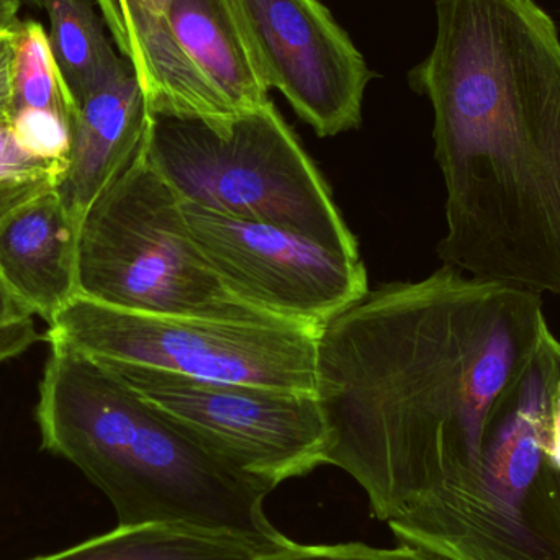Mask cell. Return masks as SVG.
Returning a JSON list of instances; mask_svg holds the SVG:
<instances>
[{
    "mask_svg": "<svg viewBox=\"0 0 560 560\" xmlns=\"http://www.w3.org/2000/svg\"><path fill=\"white\" fill-rule=\"evenodd\" d=\"M548 328L539 293L447 266L369 290L323 326L326 464L398 545L479 558L509 497L493 420Z\"/></svg>",
    "mask_w": 560,
    "mask_h": 560,
    "instance_id": "obj_1",
    "label": "cell"
},
{
    "mask_svg": "<svg viewBox=\"0 0 560 560\" xmlns=\"http://www.w3.org/2000/svg\"><path fill=\"white\" fill-rule=\"evenodd\" d=\"M410 72L446 186L441 262L560 296V36L535 0H436Z\"/></svg>",
    "mask_w": 560,
    "mask_h": 560,
    "instance_id": "obj_2",
    "label": "cell"
},
{
    "mask_svg": "<svg viewBox=\"0 0 560 560\" xmlns=\"http://www.w3.org/2000/svg\"><path fill=\"white\" fill-rule=\"evenodd\" d=\"M42 447L78 467L114 506L118 526L187 525L280 548L268 487L213 456L81 352L51 346L36 407Z\"/></svg>",
    "mask_w": 560,
    "mask_h": 560,
    "instance_id": "obj_3",
    "label": "cell"
},
{
    "mask_svg": "<svg viewBox=\"0 0 560 560\" xmlns=\"http://www.w3.org/2000/svg\"><path fill=\"white\" fill-rule=\"evenodd\" d=\"M143 150L183 202L361 258L328 184L272 102L225 128L150 114Z\"/></svg>",
    "mask_w": 560,
    "mask_h": 560,
    "instance_id": "obj_4",
    "label": "cell"
},
{
    "mask_svg": "<svg viewBox=\"0 0 560 560\" xmlns=\"http://www.w3.org/2000/svg\"><path fill=\"white\" fill-rule=\"evenodd\" d=\"M78 287L79 296L124 312L285 323L226 289L143 147L82 219Z\"/></svg>",
    "mask_w": 560,
    "mask_h": 560,
    "instance_id": "obj_5",
    "label": "cell"
},
{
    "mask_svg": "<svg viewBox=\"0 0 560 560\" xmlns=\"http://www.w3.org/2000/svg\"><path fill=\"white\" fill-rule=\"evenodd\" d=\"M318 336L287 323L124 312L78 295L45 338L97 362L316 395Z\"/></svg>",
    "mask_w": 560,
    "mask_h": 560,
    "instance_id": "obj_6",
    "label": "cell"
},
{
    "mask_svg": "<svg viewBox=\"0 0 560 560\" xmlns=\"http://www.w3.org/2000/svg\"><path fill=\"white\" fill-rule=\"evenodd\" d=\"M101 364L213 456L269 490L326 466L329 428L315 394Z\"/></svg>",
    "mask_w": 560,
    "mask_h": 560,
    "instance_id": "obj_7",
    "label": "cell"
},
{
    "mask_svg": "<svg viewBox=\"0 0 560 560\" xmlns=\"http://www.w3.org/2000/svg\"><path fill=\"white\" fill-rule=\"evenodd\" d=\"M190 236L226 289L280 322L322 331L369 292L361 258L296 233L183 202Z\"/></svg>",
    "mask_w": 560,
    "mask_h": 560,
    "instance_id": "obj_8",
    "label": "cell"
},
{
    "mask_svg": "<svg viewBox=\"0 0 560 560\" xmlns=\"http://www.w3.org/2000/svg\"><path fill=\"white\" fill-rule=\"evenodd\" d=\"M266 88L318 137L361 125L372 79L348 33L318 0H229Z\"/></svg>",
    "mask_w": 560,
    "mask_h": 560,
    "instance_id": "obj_9",
    "label": "cell"
},
{
    "mask_svg": "<svg viewBox=\"0 0 560 560\" xmlns=\"http://www.w3.org/2000/svg\"><path fill=\"white\" fill-rule=\"evenodd\" d=\"M121 58L130 62L153 115L197 118L225 128L235 112L217 94L177 43L173 0H92Z\"/></svg>",
    "mask_w": 560,
    "mask_h": 560,
    "instance_id": "obj_10",
    "label": "cell"
},
{
    "mask_svg": "<svg viewBox=\"0 0 560 560\" xmlns=\"http://www.w3.org/2000/svg\"><path fill=\"white\" fill-rule=\"evenodd\" d=\"M81 222L58 190L43 194L0 223V276L46 325L79 295Z\"/></svg>",
    "mask_w": 560,
    "mask_h": 560,
    "instance_id": "obj_11",
    "label": "cell"
},
{
    "mask_svg": "<svg viewBox=\"0 0 560 560\" xmlns=\"http://www.w3.org/2000/svg\"><path fill=\"white\" fill-rule=\"evenodd\" d=\"M150 108L133 69L75 104L68 170L58 194L82 222L143 147Z\"/></svg>",
    "mask_w": 560,
    "mask_h": 560,
    "instance_id": "obj_12",
    "label": "cell"
},
{
    "mask_svg": "<svg viewBox=\"0 0 560 560\" xmlns=\"http://www.w3.org/2000/svg\"><path fill=\"white\" fill-rule=\"evenodd\" d=\"M170 22L187 58L236 115L271 102L229 0H173Z\"/></svg>",
    "mask_w": 560,
    "mask_h": 560,
    "instance_id": "obj_13",
    "label": "cell"
},
{
    "mask_svg": "<svg viewBox=\"0 0 560 560\" xmlns=\"http://www.w3.org/2000/svg\"><path fill=\"white\" fill-rule=\"evenodd\" d=\"M271 549L233 533L151 523L117 526L81 545L28 560H258Z\"/></svg>",
    "mask_w": 560,
    "mask_h": 560,
    "instance_id": "obj_14",
    "label": "cell"
},
{
    "mask_svg": "<svg viewBox=\"0 0 560 560\" xmlns=\"http://www.w3.org/2000/svg\"><path fill=\"white\" fill-rule=\"evenodd\" d=\"M49 46L74 104L131 68L115 52L92 0H51Z\"/></svg>",
    "mask_w": 560,
    "mask_h": 560,
    "instance_id": "obj_15",
    "label": "cell"
},
{
    "mask_svg": "<svg viewBox=\"0 0 560 560\" xmlns=\"http://www.w3.org/2000/svg\"><path fill=\"white\" fill-rule=\"evenodd\" d=\"M19 112L52 115L72 131L74 98L56 65L48 32L35 20H25L16 26L13 115Z\"/></svg>",
    "mask_w": 560,
    "mask_h": 560,
    "instance_id": "obj_16",
    "label": "cell"
},
{
    "mask_svg": "<svg viewBox=\"0 0 560 560\" xmlns=\"http://www.w3.org/2000/svg\"><path fill=\"white\" fill-rule=\"evenodd\" d=\"M66 170L61 161L30 150L12 121H0V223L36 197L58 189Z\"/></svg>",
    "mask_w": 560,
    "mask_h": 560,
    "instance_id": "obj_17",
    "label": "cell"
},
{
    "mask_svg": "<svg viewBox=\"0 0 560 560\" xmlns=\"http://www.w3.org/2000/svg\"><path fill=\"white\" fill-rule=\"evenodd\" d=\"M258 560H443L423 549L398 545L397 548H374L364 542L339 545H287L262 552Z\"/></svg>",
    "mask_w": 560,
    "mask_h": 560,
    "instance_id": "obj_18",
    "label": "cell"
},
{
    "mask_svg": "<svg viewBox=\"0 0 560 560\" xmlns=\"http://www.w3.org/2000/svg\"><path fill=\"white\" fill-rule=\"evenodd\" d=\"M33 318L0 276V364L22 354L38 339Z\"/></svg>",
    "mask_w": 560,
    "mask_h": 560,
    "instance_id": "obj_19",
    "label": "cell"
},
{
    "mask_svg": "<svg viewBox=\"0 0 560 560\" xmlns=\"http://www.w3.org/2000/svg\"><path fill=\"white\" fill-rule=\"evenodd\" d=\"M16 26L9 32L0 33V121H10L13 115Z\"/></svg>",
    "mask_w": 560,
    "mask_h": 560,
    "instance_id": "obj_20",
    "label": "cell"
},
{
    "mask_svg": "<svg viewBox=\"0 0 560 560\" xmlns=\"http://www.w3.org/2000/svg\"><path fill=\"white\" fill-rule=\"evenodd\" d=\"M552 463L560 469V394L556 390L555 401H552V423H551V447H549Z\"/></svg>",
    "mask_w": 560,
    "mask_h": 560,
    "instance_id": "obj_21",
    "label": "cell"
},
{
    "mask_svg": "<svg viewBox=\"0 0 560 560\" xmlns=\"http://www.w3.org/2000/svg\"><path fill=\"white\" fill-rule=\"evenodd\" d=\"M20 0H0V33L15 28L19 19Z\"/></svg>",
    "mask_w": 560,
    "mask_h": 560,
    "instance_id": "obj_22",
    "label": "cell"
},
{
    "mask_svg": "<svg viewBox=\"0 0 560 560\" xmlns=\"http://www.w3.org/2000/svg\"><path fill=\"white\" fill-rule=\"evenodd\" d=\"M32 5L39 7V9H46L51 0H28Z\"/></svg>",
    "mask_w": 560,
    "mask_h": 560,
    "instance_id": "obj_23",
    "label": "cell"
},
{
    "mask_svg": "<svg viewBox=\"0 0 560 560\" xmlns=\"http://www.w3.org/2000/svg\"><path fill=\"white\" fill-rule=\"evenodd\" d=\"M558 354H559V361H560V341L558 342ZM558 390L560 394V377H559Z\"/></svg>",
    "mask_w": 560,
    "mask_h": 560,
    "instance_id": "obj_24",
    "label": "cell"
}]
</instances>
